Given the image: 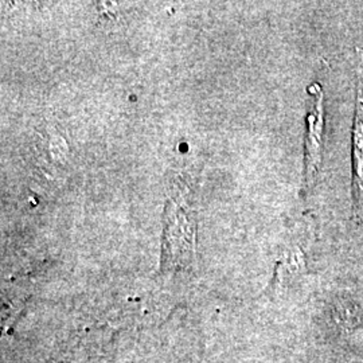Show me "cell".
Returning <instances> with one entry per match:
<instances>
[{"instance_id": "2", "label": "cell", "mask_w": 363, "mask_h": 363, "mask_svg": "<svg viewBox=\"0 0 363 363\" xmlns=\"http://www.w3.org/2000/svg\"><path fill=\"white\" fill-rule=\"evenodd\" d=\"M311 101L307 112V132H306V189L312 190L318 181L323 162L325 150V94L322 85L313 82L310 86Z\"/></svg>"}, {"instance_id": "1", "label": "cell", "mask_w": 363, "mask_h": 363, "mask_svg": "<svg viewBox=\"0 0 363 363\" xmlns=\"http://www.w3.org/2000/svg\"><path fill=\"white\" fill-rule=\"evenodd\" d=\"M166 210L162 267L166 271L189 269L194 261V220L171 202Z\"/></svg>"}, {"instance_id": "3", "label": "cell", "mask_w": 363, "mask_h": 363, "mask_svg": "<svg viewBox=\"0 0 363 363\" xmlns=\"http://www.w3.org/2000/svg\"><path fill=\"white\" fill-rule=\"evenodd\" d=\"M351 198L352 216L359 220L363 214V73L359 72L355 91L354 121L351 130Z\"/></svg>"}]
</instances>
